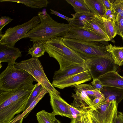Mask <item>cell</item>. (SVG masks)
<instances>
[{
  "label": "cell",
  "mask_w": 123,
  "mask_h": 123,
  "mask_svg": "<svg viewBox=\"0 0 123 123\" xmlns=\"http://www.w3.org/2000/svg\"><path fill=\"white\" fill-rule=\"evenodd\" d=\"M41 22L25 35L23 38H29L33 43H43L57 37H63L70 30L69 24L60 23L47 16L38 14Z\"/></svg>",
  "instance_id": "obj_1"
},
{
  "label": "cell",
  "mask_w": 123,
  "mask_h": 123,
  "mask_svg": "<svg viewBox=\"0 0 123 123\" xmlns=\"http://www.w3.org/2000/svg\"><path fill=\"white\" fill-rule=\"evenodd\" d=\"M45 52L55 59L63 70L73 65L84 64L85 60L78 54L66 45L62 37H57L43 42Z\"/></svg>",
  "instance_id": "obj_2"
},
{
  "label": "cell",
  "mask_w": 123,
  "mask_h": 123,
  "mask_svg": "<svg viewBox=\"0 0 123 123\" xmlns=\"http://www.w3.org/2000/svg\"><path fill=\"white\" fill-rule=\"evenodd\" d=\"M62 40L66 45L77 53L85 60L97 56L113 59L111 54L106 50V47L109 44L108 41L88 42L63 37Z\"/></svg>",
  "instance_id": "obj_3"
},
{
  "label": "cell",
  "mask_w": 123,
  "mask_h": 123,
  "mask_svg": "<svg viewBox=\"0 0 123 123\" xmlns=\"http://www.w3.org/2000/svg\"><path fill=\"white\" fill-rule=\"evenodd\" d=\"M34 81L33 77L27 72L15 65H8L0 75V91H11Z\"/></svg>",
  "instance_id": "obj_4"
},
{
  "label": "cell",
  "mask_w": 123,
  "mask_h": 123,
  "mask_svg": "<svg viewBox=\"0 0 123 123\" xmlns=\"http://www.w3.org/2000/svg\"><path fill=\"white\" fill-rule=\"evenodd\" d=\"M14 65L30 74L34 78V81L40 83L49 93L52 92L60 94V92L54 88L49 80L38 58L32 57L18 62H16Z\"/></svg>",
  "instance_id": "obj_5"
},
{
  "label": "cell",
  "mask_w": 123,
  "mask_h": 123,
  "mask_svg": "<svg viewBox=\"0 0 123 123\" xmlns=\"http://www.w3.org/2000/svg\"><path fill=\"white\" fill-rule=\"evenodd\" d=\"M41 22L38 15L22 24L10 27L5 31L0 39V44L9 47H14L16 43L23 38L24 36Z\"/></svg>",
  "instance_id": "obj_6"
},
{
  "label": "cell",
  "mask_w": 123,
  "mask_h": 123,
  "mask_svg": "<svg viewBox=\"0 0 123 123\" xmlns=\"http://www.w3.org/2000/svg\"><path fill=\"white\" fill-rule=\"evenodd\" d=\"M35 84H28L11 91H0V110L12 104L28 102Z\"/></svg>",
  "instance_id": "obj_7"
},
{
  "label": "cell",
  "mask_w": 123,
  "mask_h": 123,
  "mask_svg": "<svg viewBox=\"0 0 123 123\" xmlns=\"http://www.w3.org/2000/svg\"><path fill=\"white\" fill-rule=\"evenodd\" d=\"M116 100H104L92 105L87 111L98 123H112L118 112Z\"/></svg>",
  "instance_id": "obj_8"
},
{
  "label": "cell",
  "mask_w": 123,
  "mask_h": 123,
  "mask_svg": "<svg viewBox=\"0 0 123 123\" xmlns=\"http://www.w3.org/2000/svg\"><path fill=\"white\" fill-rule=\"evenodd\" d=\"M74 90L75 93L72 94L74 100L71 105L83 112L90 110L95 98V89L90 84L83 83L75 86Z\"/></svg>",
  "instance_id": "obj_9"
},
{
  "label": "cell",
  "mask_w": 123,
  "mask_h": 123,
  "mask_svg": "<svg viewBox=\"0 0 123 123\" xmlns=\"http://www.w3.org/2000/svg\"><path fill=\"white\" fill-rule=\"evenodd\" d=\"M85 60L84 65L93 80L111 71H117L116 64L113 59L97 56Z\"/></svg>",
  "instance_id": "obj_10"
},
{
  "label": "cell",
  "mask_w": 123,
  "mask_h": 123,
  "mask_svg": "<svg viewBox=\"0 0 123 123\" xmlns=\"http://www.w3.org/2000/svg\"><path fill=\"white\" fill-rule=\"evenodd\" d=\"M63 37L88 42L110 41L113 43L115 42L113 39L106 38L91 32L84 27L82 28L71 27L70 31Z\"/></svg>",
  "instance_id": "obj_11"
},
{
  "label": "cell",
  "mask_w": 123,
  "mask_h": 123,
  "mask_svg": "<svg viewBox=\"0 0 123 123\" xmlns=\"http://www.w3.org/2000/svg\"><path fill=\"white\" fill-rule=\"evenodd\" d=\"M92 78L89 71L87 70L62 80L52 82V86L61 89L75 86L91 80Z\"/></svg>",
  "instance_id": "obj_12"
},
{
  "label": "cell",
  "mask_w": 123,
  "mask_h": 123,
  "mask_svg": "<svg viewBox=\"0 0 123 123\" xmlns=\"http://www.w3.org/2000/svg\"><path fill=\"white\" fill-rule=\"evenodd\" d=\"M49 93L50 103L53 112L55 115H59L73 118L68 107L69 104L59 94L53 93Z\"/></svg>",
  "instance_id": "obj_13"
},
{
  "label": "cell",
  "mask_w": 123,
  "mask_h": 123,
  "mask_svg": "<svg viewBox=\"0 0 123 123\" xmlns=\"http://www.w3.org/2000/svg\"><path fill=\"white\" fill-rule=\"evenodd\" d=\"M22 51L16 47H12L0 44V68L2 67L1 63L6 62L8 65H14L16 61L22 56Z\"/></svg>",
  "instance_id": "obj_14"
},
{
  "label": "cell",
  "mask_w": 123,
  "mask_h": 123,
  "mask_svg": "<svg viewBox=\"0 0 123 123\" xmlns=\"http://www.w3.org/2000/svg\"><path fill=\"white\" fill-rule=\"evenodd\" d=\"M87 70L84 64H83L73 65L63 70L59 69L55 71L52 82L61 81L72 75Z\"/></svg>",
  "instance_id": "obj_15"
},
{
  "label": "cell",
  "mask_w": 123,
  "mask_h": 123,
  "mask_svg": "<svg viewBox=\"0 0 123 123\" xmlns=\"http://www.w3.org/2000/svg\"><path fill=\"white\" fill-rule=\"evenodd\" d=\"M84 28L88 31L110 39L105 31L101 16L95 15L92 19L84 22Z\"/></svg>",
  "instance_id": "obj_16"
},
{
  "label": "cell",
  "mask_w": 123,
  "mask_h": 123,
  "mask_svg": "<svg viewBox=\"0 0 123 123\" xmlns=\"http://www.w3.org/2000/svg\"><path fill=\"white\" fill-rule=\"evenodd\" d=\"M104 86H110L123 89V77L117 71L109 72L98 79Z\"/></svg>",
  "instance_id": "obj_17"
},
{
  "label": "cell",
  "mask_w": 123,
  "mask_h": 123,
  "mask_svg": "<svg viewBox=\"0 0 123 123\" xmlns=\"http://www.w3.org/2000/svg\"><path fill=\"white\" fill-rule=\"evenodd\" d=\"M105 100H116L118 104L123 99V89L110 86H104L100 90Z\"/></svg>",
  "instance_id": "obj_18"
},
{
  "label": "cell",
  "mask_w": 123,
  "mask_h": 123,
  "mask_svg": "<svg viewBox=\"0 0 123 123\" xmlns=\"http://www.w3.org/2000/svg\"><path fill=\"white\" fill-rule=\"evenodd\" d=\"M73 17L72 20L68 24L71 27L84 28V23L92 19L95 15L91 12L76 13L71 14Z\"/></svg>",
  "instance_id": "obj_19"
},
{
  "label": "cell",
  "mask_w": 123,
  "mask_h": 123,
  "mask_svg": "<svg viewBox=\"0 0 123 123\" xmlns=\"http://www.w3.org/2000/svg\"><path fill=\"white\" fill-rule=\"evenodd\" d=\"M90 12L98 16L103 17L105 8L102 0H84Z\"/></svg>",
  "instance_id": "obj_20"
},
{
  "label": "cell",
  "mask_w": 123,
  "mask_h": 123,
  "mask_svg": "<svg viewBox=\"0 0 123 123\" xmlns=\"http://www.w3.org/2000/svg\"><path fill=\"white\" fill-rule=\"evenodd\" d=\"M48 93V92L47 90L43 87L38 96L31 103L28 108L21 114L17 115L9 123H13L18 120L26 117L39 102Z\"/></svg>",
  "instance_id": "obj_21"
},
{
  "label": "cell",
  "mask_w": 123,
  "mask_h": 123,
  "mask_svg": "<svg viewBox=\"0 0 123 123\" xmlns=\"http://www.w3.org/2000/svg\"><path fill=\"white\" fill-rule=\"evenodd\" d=\"M106 49L111 54L116 64L120 66L123 65V47H117L108 44Z\"/></svg>",
  "instance_id": "obj_22"
},
{
  "label": "cell",
  "mask_w": 123,
  "mask_h": 123,
  "mask_svg": "<svg viewBox=\"0 0 123 123\" xmlns=\"http://www.w3.org/2000/svg\"><path fill=\"white\" fill-rule=\"evenodd\" d=\"M0 2H16L32 8H40L46 7L49 3L47 0H0Z\"/></svg>",
  "instance_id": "obj_23"
},
{
  "label": "cell",
  "mask_w": 123,
  "mask_h": 123,
  "mask_svg": "<svg viewBox=\"0 0 123 123\" xmlns=\"http://www.w3.org/2000/svg\"><path fill=\"white\" fill-rule=\"evenodd\" d=\"M102 21L105 32L109 38L113 40L117 35L114 21L101 17Z\"/></svg>",
  "instance_id": "obj_24"
},
{
  "label": "cell",
  "mask_w": 123,
  "mask_h": 123,
  "mask_svg": "<svg viewBox=\"0 0 123 123\" xmlns=\"http://www.w3.org/2000/svg\"><path fill=\"white\" fill-rule=\"evenodd\" d=\"M27 55L30 54L32 57L38 58L44 55L45 52L43 43L35 42L32 47L29 48Z\"/></svg>",
  "instance_id": "obj_25"
},
{
  "label": "cell",
  "mask_w": 123,
  "mask_h": 123,
  "mask_svg": "<svg viewBox=\"0 0 123 123\" xmlns=\"http://www.w3.org/2000/svg\"><path fill=\"white\" fill-rule=\"evenodd\" d=\"M55 116L53 112L50 113L44 110L37 112L36 114L38 123H55Z\"/></svg>",
  "instance_id": "obj_26"
},
{
  "label": "cell",
  "mask_w": 123,
  "mask_h": 123,
  "mask_svg": "<svg viewBox=\"0 0 123 123\" xmlns=\"http://www.w3.org/2000/svg\"><path fill=\"white\" fill-rule=\"evenodd\" d=\"M66 1L73 7L75 12H90L84 0H66Z\"/></svg>",
  "instance_id": "obj_27"
},
{
  "label": "cell",
  "mask_w": 123,
  "mask_h": 123,
  "mask_svg": "<svg viewBox=\"0 0 123 123\" xmlns=\"http://www.w3.org/2000/svg\"><path fill=\"white\" fill-rule=\"evenodd\" d=\"M114 23L117 35H119L123 40V17L117 15Z\"/></svg>",
  "instance_id": "obj_28"
},
{
  "label": "cell",
  "mask_w": 123,
  "mask_h": 123,
  "mask_svg": "<svg viewBox=\"0 0 123 123\" xmlns=\"http://www.w3.org/2000/svg\"><path fill=\"white\" fill-rule=\"evenodd\" d=\"M43 87L39 83H37L35 84V87L29 100L25 110L28 108L31 103L38 96Z\"/></svg>",
  "instance_id": "obj_29"
},
{
  "label": "cell",
  "mask_w": 123,
  "mask_h": 123,
  "mask_svg": "<svg viewBox=\"0 0 123 123\" xmlns=\"http://www.w3.org/2000/svg\"><path fill=\"white\" fill-rule=\"evenodd\" d=\"M112 8L117 15L123 17V0H115L113 3Z\"/></svg>",
  "instance_id": "obj_30"
},
{
  "label": "cell",
  "mask_w": 123,
  "mask_h": 123,
  "mask_svg": "<svg viewBox=\"0 0 123 123\" xmlns=\"http://www.w3.org/2000/svg\"><path fill=\"white\" fill-rule=\"evenodd\" d=\"M8 16H2L0 18V37L3 35L2 31V28L13 20Z\"/></svg>",
  "instance_id": "obj_31"
},
{
  "label": "cell",
  "mask_w": 123,
  "mask_h": 123,
  "mask_svg": "<svg viewBox=\"0 0 123 123\" xmlns=\"http://www.w3.org/2000/svg\"><path fill=\"white\" fill-rule=\"evenodd\" d=\"M117 14L113 8H112L108 9H106L105 13L103 16L104 18L115 20Z\"/></svg>",
  "instance_id": "obj_32"
},
{
  "label": "cell",
  "mask_w": 123,
  "mask_h": 123,
  "mask_svg": "<svg viewBox=\"0 0 123 123\" xmlns=\"http://www.w3.org/2000/svg\"><path fill=\"white\" fill-rule=\"evenodd\" d=\"M68 107L73 118H76L81 117L84 112L79 110L69 104Z\"/></svg>",
  "instance_id": "obj_33"
},
{
  "label": "cell",
  "mask_w": 123,
  "mask_h": 123,
  "mask_svg": "<svg viewBox=\"0 0 123 123\" xmlns=\"http://www.w3.org/2000/svg\"><path fill=\"white\" fill-rule=\"evenodd\" d=\"M93 88L95 89L100 90L104 86L99 79L93 80L91 83Z\"/></svg>",
  "instance_id": "obj_34"
},
{
  "label": "cell",
  "mask_w": 123,
  "mask_h": 123,
  "mask_svg": "<svg viewBox=\"0 0 123 123\" xmlns=\"http://www.w3.org/2000/svg\"><path fill=\"white\" fill-rule=\"evenodd\" d=\"M112 123H123V113L118 111Z\"/></svg>",
  "instance_id": "obj_35"
},
{
  "label": "cell",
  "mask_w": 123,
  "mask_h": 123,
  "mask_svg": "<svg viewBox=\"0 0 123 123\" xmlns=\"http://www.w3.org/2000/svg\"><path fill=\"white\" fill-rule=\"evenodd\" d=\"M50 10L51 11V12L50 13L54 14L68 21V22H69V21L72 20L73 18H70L67 17L59 13L58 12L54 11L52 9H50Z\"/></svg>",
  "instance_id": "obj_36"
},
{
  "label": "cell",
  "mask_w": 123,
  "mask_h": 123,
  "mask_svg": "<svg viewBox=\"0 0 123 123\" xmlns=\"http://www.w3.org/2000/svg\"><path fill=\"white\" fill-rule=\"evenodd\" d=\"M115 0H102L105 9H108L112 8L113 3Z\"/></svg>",
  "instance_id": "obj_37"
},
{
  "label": "cell",
  "mask_w": 123,
  "mask_h": 123,
  "mask_svg": "<svg viewBox=\"0 0 123 123\" xmlns=\"http://www.w3.org/2000/svg\"><path fill=\"white\" fill-rule=\"evenodd\" d=\"M84 114L86 117L87 123H92V120L89 113L87 111L84 112Z\"/></svg>",
  "instance_id": "obj_38"
},
{
  "label": "cell",
  "mask_w": 123,
  "mask_h": 123,
  "mask_svg": "<svg viewBox=\"0 0 123 123\" xmlns=\"http://www.w3.org/2000/svg\"><path fill=\"white\" fill-rule=\"evenodd\" d=\"M81 117V116L76 118L71 119L70 123H82Z\"/></svg>",
  "instance_id": "obj_39"
},
{
  "label": "cell",
  "mask_w": 123,
  "mask_h": 123,
  "mask_svg": "<svg viewBox=\"0 0 123 123\" xmlns=\"http://www.w3.org/2000/svg\"><path fill=\"white\" fill-rule=\"evenodd\" d=\"M38 14L41 15L43 16H47L49 15L47 12L46 9L45 8H44L41 12H39Z\"/></svg>",
  "instance_id": "obj_40"
},
{
  "label": "cell",
  "mask_w": 123,
  "mask_h": 123,
  "mask_svg": "<svg viewBox=\"0 0 123 123\" xmlns=\"http://www.w3.org/2000/svg\"><path fill=\"white\" fill-rule=\"evenodd\" d=\"M102 100H104L99 98H95L93 99L92 101V106L98 103L100 101Z\"/></svg>",
  "instance_id": "obj_41"
},
{
  "label": "cell",
  "mask_w": 123,
  "mask_h": 123,
  "mask_svg": "<svg viewBox=\"0 0 123 123\" xmlns=\"http://www.w3.org/2000/svg\"><path fill=\"white\" fill-rule=\"evenodd\" d=\"M81 119L82 123H87L86 120L84 113L81 116Z\"/></svg>",
  "instance_id": "obj_42"
},
{
  "label": "cell",
  "mask_w": 123,
  "mask_h": 123,
  "mask_svg": "<svg viewBox=\"0 0 123 123\" xmlns=\"http://www.w3.org/2000/svg\"><path fill=\"white\" fill-rule=\"evenodd\" d=\"M90 115V114H89ZM92 123H98L95 120V118L92 116L90 115Z\"/></svg>",
  "instance_id": "obj_43"
},
{
  "label": "cell",
  "mask_w": 123,
  "mask_h": 123,
  "mask_svg": "<svg viewBox=\"0 0 123 123\" xmlns=\"http://www.w3.org/2000/svg\"><path fill=\"white\" fill-rule=\"evenodd\" d=\"M24 118H23L18 120L13 123H22Z\"/></svg>",
  "instance_id": "obj_44"
},
{
  "label": "cell",
  "mask_w": 123,
  "mask_h": 123,
  "mask_svg": "<svg viewBox=\"0 0 123 123\" xmlns=\"http://www.w3.org/2000/svg\"><path fill=\"white\" fill-rule=\"evenodd\" d=\"M55 123H61L58 120L56 119L55 121Z\"/></svg>",
  "instance_id": "obj_45"
}]
</instances>
